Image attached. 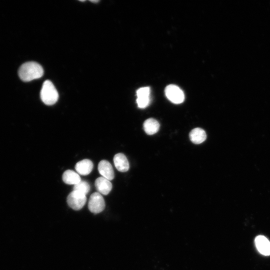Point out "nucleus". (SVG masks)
I'll list each match as a JSON object with an SVG mask.
<instances>
[{"label":"nucleus","mask_w":270,"mask_h":270,"mask_svg":"<svg viewBox=\"0 0 270 270\" xmlns=\"http://www.w3.org/2000/svg\"><path fill=\"white\" fill-rule=\"evenodd\" d=\"M62 179L65 184H74V186L81 180V178L78 174L70 170H66L64 172Z\"/></svg>","instance_id":"obj_12"},{"label":"nucleus","mask_w":270,"mask_h":270,"mask_svg":"<svg viewBox=\"0 0 270 270\" xmlns=\"http://www.w3.org/2000/svg\"><path fill=\"white\" fill-rule=\"evenodd\" d=\"M143 127L146 134L152 135L158 132L160 128V124L156 120L150 118L144 121Z\"/></svg>","instance_id":"obj_13"},{"label":"nucleus","mask_w":270,"mask_h":270,"mask_svg":"<svg viewBox=\"0 0 270 270\" xmlns=\"http://www.w3.org/2000/svg\"><path fill=\"white\" fill-rule=\"evenodd\" d=\"M255 244L260 254L264 256L270 255V242L264 236H257L255 238Z\"/></svg>","instance_id":"obj_8"},{"label":"nucleus","mask_w":270,"mask_h":270,"mask_svg":"<svg viewBox=\"0 0 270 270\" xmlns=\"http://www.w3.org/2000/svg\"><path fill=\"white\" fill-rule=\"evenodd\" d=\"M90 190L88 183L84 180H80L74 186L73 190H76L86 195Z\"/></svg>","instance_id":"obj_14"},{"label":"nucleus","mask_w":270,"mask_h":270,"mask_svg":"<svg viewBox=\"0 0 270 270\" xmlns=\"http://www.w3.org/2000/svg\"><path fill=\"white\" fill-rule=\"evenodd\" d=\"M93 166V163L90 160L84 159L77 162L75 168L78 174L86 176L90 173Z\"/></svg>","instance_id":"obj_10"},{"label":"nucleus","mask_w":270,"mask_h":270,"mask_svg":"<svg viewBox=\"0 0 270 270\" xmlns=\"http://www.w3.org/2000/svg\"><path fill=\"white\" fill-rule=\"evenodd\" d=\"M106 206L102 195L98 192L92 194L90 198L88 208L92 213L96 214L103 211Z\"/></svg>","instance_id":"obj_4"},{"label":"nucleus","mask_w":270,"mask_h":270,"mask_svg":"<svg viewBox=\"0 0 270 270\" xmlns=\"http://www.w3.org/2000/svg\"><path fill=\"white\" fill-rule=\"evenodd\" d=\"M114 162L116 168L120 172H126L129 169L128 162L123 154H116L114 157Z\"/></svg>","instance_id":"obj_9"},{"label":"nucleus","mask_w":270,"mask_h":270,"mask_svg":"<svg viewBox=\"0 0 270 270\" xmlns=\"http://www.w3.org/2000/svg\"><path fill=\"white\" fill-rule=\"evenodd\" d=\"M98 170L102 177L109 180H113L114 178L112 166L106 160H102L99 162Z\"/></svg>","instance_id":"obj_6"},{"label":"nucleus","mask_w":270,"mask_h":270,"mask_svg":"<svg viewBox=\"0 0 270 270\" xmlns=\"http://www.w3.org/2000/svg\"><path fill=\"white\" fill-rule=\"evenodd\" d=\"M44 74L42 67L38 62H29L23 64L18 70L20 78L24 82H30L41 78Z\"/></svg>","instance_id":"obj_1"},{"label":"nucleus","mask_w":270,"mask_h":270,"mask_svg":"<svg viewBox=\"0 0 270 270\" xmlns=\"http://www.w3.org/2000/svg\"><path fill=\"white\" fill-rule=\"evenodd\" d=\"M95 186L100 194L107 195L112 188V184L108 180L100 176L95 180Z\"/></svg>","instance_id":"obj_7"},{"label":"nucleus","mask_w":270,"mask_h":270,"mask_svg":"<svg viewBox=\"0 0 270 270\" xmlns=\"http://www.w3.org/2000/svg\"><path fill=\"white\" fill-rule=\"evenodd\" d=\"M165 94L171 102L176 104H180L184 100L183 91L174 84L168 85L165 88Z\"/></svg>","instance_id":"obj_5"},{"label":"nucleus","mask_w":270,"mask_h":270,"mask_svg":"<svg viewBox=\"0 0 270 270\" xmlns=\"http://www.w3.org/2000/svg\"><path fill=\"white\" fill-rule=\"evenodd\" d=\"M40 96L42 102L48 106L54 104L58 98V94L56 89L52 82L48 80L44 82Z\"/></svg>","instance_id":"obj_2"},{"label":"nucleus","mask_w":270,"mask_h":270,"mask_svg":"<svg viewBox=\"0 0 270 270\" xmlns=\"http://www.w3.org/2000/svg\"><path fill=\"white\" fill-rule=\"evenodd\" d=\"M150 88L149 87H142L138 89L136 91L137 98H150Z\"/></svg>","instance_id":"obj_15"},{"label":"nucleus","mask_w":270,"mask_h":270,"mask_svg":"<svg viewBox=\"0 0 270 270\" xmlns=\"http://www.w3.org/2000/svg\"><path fill=\"white\" fill-rule=\"evenodd\" d=\"M136 102L139 108H144L149 104L150 102V98H137Z\"/></svg>","instance_id":"obj_16"},{"label":"nucleus","mask_w":270,"mask_h":270,"mask_svg":"<svg viewBox=\"0 0 270 270\" xmlns=\"http://www.w3.org/2000/svg\"><path fill=\"white\" fill-rule=\"evenodd\" d=\"M206 138L205 131L201 128H196L190 133V138L194 144H200L204 142Z\"/></svg>","instance_id":"obj_11"},{"label":"nucleus","mask_w":270,"mask_h":270,"mask_svg":"<svg viewBox=\"0 0 270 270\" xmlns=\"http://www.w3.org/2000/svg\"><path fill=\"white\" fill-rule=\"evenodd\" d=\"M92 2H98L99 0H90Z\"/></svg>","instance_id":"obj_17"},{"label":"nucleus","mask_w":270,"mask_h":270,"mask_svg":"<svg viewBox=\"0 0 270 270\" xmlns=\"http://www.w3.org/2000/svg\"><path fill=\"white\" fill-rule=\"evenodd\" d=\"M68 205L73 210H78L82 209L86 202V195L76 190H72L66 199Z\"/></svg>","instance_id":"obj_3"}]
</instances>
